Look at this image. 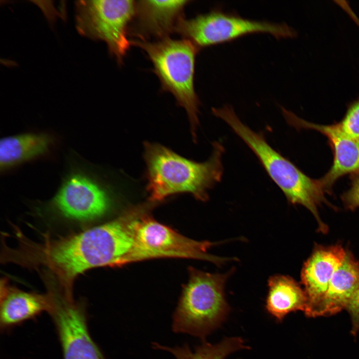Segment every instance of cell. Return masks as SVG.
I'll list each match as a JSON object with an SVG mask.
<instances>
[{
    "label": "cell",
    "instance_id": "5b68a950",
    "mask_svg": "<svg viewBox=\"0 0 359 359\" xmlns=\"http://www.w3.org/2000/svg\"><path fill=\"white\" fill-rule=\"evenodd\" d=\"M233 272L210 273L190 268L173 316V331L203 338L218 327L229 311L224 287Z\"/></svg>",
    "mask_w": 359,
    "mask_h": 359
},
{
    "label": "cell",
    "instance_id": "30bf717a",
    "mask_svg": "<svg viewBox=\"0 0 359 359\" xmlns=\"http://www.w3.org/2000/svg\"><path fill=\"white\" fill-rule=\"evenodd\" d=\"M49 313L57 330L64 359H105L90 336L82 305L57 297Z\"/></svg>",
    "mask_w": 359,
    "mask_h": 359
},
{
    "label": "cell",
    "instance_id": "44dd1931",
    "mask_svg": "<svg viewBox=\"0 0 359 359\" xmlns=\"http://www.w3.org/2000/svg\"><path fill=\"white\" fill-rule=\"evenodd\" d=\"M346 309L351 317V333L353 335L356 336L359 331V287L350 300Z\"/></svg>",
    "mask_w": 359,
    "mask_h": 359
},
{
    "label": "cell",
    "instance_id": "ac0fdd59",
    "mask_svg": "<svg viewBox=\"0 0 359 359\" xmlns=\"http://www.w3.org/2000/svg\"><path fill=\"white\" fill-rule=\"evenodd\" d=\"M153 347L171 353L176 359H224L236 351L247 348L242 339L235 337L225 338L215 344L203 342L194 350L187 344L170 347L154 343Z\"/></svg>",
    "mask_w": 359,
    "mask_h": 359
},
{
    "label": "cell",
    "instance_id": "9c48e42d",
    "mask_svg": "<svg viewBox=\"0 0 359 359\" xmlns=\"http://www.w3.org/2000/svg\"><path fill=\"white\" fill-rule=\"evenodd\" d=\"M134 230L137 243L149 253L152 259L192 258L208 261L219 266L234 260L207 253L208 249L218 242L199 241L187 238L155 220L149 211L136 220Z\"/></svg>",
    "mask_w": 359,
    "mask_h": 359
},
{
    "label": "cell",
    "instance_id": "52a82bcc",
    "mask_svg": "<svg viewBox=\"0 0 359 359\" xmlns=\"http://www.w3.org/2000/svg\"><path fill=\"white\" fill-rule=\"evenodd\" d=\"M134 0H79L75 2L76 28L80 34L104 41L122 64L131 44L129 28L136 8Z\"/></svg>",
    "mask_w": 359,
    "mask_h": 359
},
{
    "label": "cell",
    "instance_id": "8fae6325",
    "mask_svg": "<svg viewBox=\"0 0 359 359\" xmlns=\"http://www.w3.org/2000/svg\"><path fill=\"white\" fill-rule=\"evenodd\" d=\"M287 123L298 129H310L324 135L329 141L334 154L333 165L319 181L325 191H330L335 182L346 174H359V140L347 134L340 123L329 125H318L303 120L282 108Z\"/></svg>",
    "mask_w": 359,
    "mask_h": 359
},
{
    "label": "cell",
    "instance_id": "2e32d148",
    "mask_svg": "<svg viewBox=\"0 0 359 359\" xmlns=\"http://www.w3.org/2000/svg\"><path fill=\"white\" fill-rule=\"evenodd\" d=\"M359 287V261L350 251L334 274L316 317L335 314L346 309Z\"/></svg>",
    "mask_w": 359,
    "mask_h": 359
},
{
    "label": "cell",
    "instance_id": "277c9868",
    "mask_svg": "<svg viewBox=\"0 0 359 359\" xmlns=\"http://www.w3.org/2000/svg\"><path fill=\"white\" fill-rule=\"evenodd\" d=\"M152 62L162 89L171 93L183 108L194 139L199 124V101L194 86L195 57L199 49L190 41L170 37L157 41H131Z\"/></svg>",
    "mask_w": 359,
    "mask_h": 359
},
{
    "label": "cell",
    "instance_id": "7402d4cb",
    "mask_svg": "<svg viewBox=\"0 0 359 359\" xmlns=\"http://www.w3.org/2000/svg\"><path fill=\"white\" fill-rule=\"evenodd\" d=\"M354 20L357 23V24L359 26V18L358 17H356L354 19Z\"/></svg>",
    "mask_w": 359,
    "mask_h": 359
},
{
    "label": "cell",
    "instance_id": "ffe728a7",
    "mask_svg": "<svg viewBox=\"0 0 359 359\" xmlns=\"http://www.w3.org/2000/svg\"><path fill=\"white\" fill-rule=\"evenodd\" d=\"M342 200L347 209L354 210L359 207V174L353 175L351 186L342 195Z\"/></svg>",
    "mask_w": 359,
    "mask_h": 359
},
{
    "label": "cell",
    "instance_id": "7c38bea8",
    "mask_svg": "<svg viewBox=\"0 0 359 359\" xmlns=\"http://www.w3.org/2000/svg\"><path fill=\"white\" fill-rule=\"evenodd\" d=\"M189 2L188 0L136 1L129 35L142 41L169 37L183 17L184 9Z\"/></svg>",
    "mask_w": 359,
    "mask_h": 359
},
{
    "label": "cell",
    "instance_id": "d6986e66",
    "mask_svg": "<svg viewBox=\"0 0 359 359\" xmlns=\"http://www.w3.org/2000/svg\"><path fill=\"white\" fill-rule=\"evenodd\" d=\"M340 124L347 134L359 140V98L348 105Z\"/></svg>",
    "mask_w": 359,
    "mask_h": 359
},
{
    "label": "cell",
    "instance_id": "6da1fadb",
    "mask_svg": "<svg viewBox=\"0 0 359 359\" xmlns=\"http://www.w3.org/2000/svg\"><path fill=\"white\" fill-rule=\"evenodd\" d=\"M144 210L142 204L133 207L111 221L45 244L43 263L56 275L65 295L72 296L73 281L87 270L144 260L134 230Z\"/></svg>",
    "mask_w": 359,
    "mask_h": 359
},
{
    "label": "cell",
    "instance_id": "4fadbf2b",
    "mask_svg": "<svg viewBox=\"0 0 359 359\" xmlns=\"http://www.w3.org/2000/svg\"><path fill=\"white\" fill-rule=\"evenodd\" d=\"M347 251L341 245L316 247L304 263L301 271V281L307 303L305 314L316 317L331 279L343 263Z\"/></svg>",
    "mask_w": 359,
    "mask_h": 359
},
{
    "label": "cell",
    "instance_id": "8992f818",
    "mask_svg": "<svg viewBox=\"0 0 359 359\" xmlns=\"http://www.w3.org/2000/svg\"><path fill=\"white\" fill-rule=\"evenodd\" d=\"M50 204L64 216L89 220L104 215L111 205L105 182L92 164L71 161Z\"/></svg>",
    "mask_w": 359,
    "mask_h": 359
},
{
    "label": "cell",
    "instance_id": "9a60e30c",
    "mask_svg": "<svg viewBox=\"0 0 359 359\" xmlns=\"http://www.w3.org/2000/svg\"><path fill=\"white\" fill-rule=\"evenodd\" d=\"M0 323L7 329L33 318L41 313L50 312L53 301L51 294L26 292L1 283Z\"/></svg>",
    "mask_w": 359,
    "mask_h": 359
},
{
    "label": "cell",
    "instance_id": "ba28073f",
    "mask_svg": "<svg viewBox=\"0 0 359 359\" xmlns=\"http://www.w3.org/2000/svg\"><path fill=\"white\" fill-rule=\"evenodd\" d=\"M175 32L199 49L251 33H268L276 38L293 37L296 33L285 23L246 19L219 10L190 19L183 17L178 22Z\"/></svg>",
    "mask_w": 359,
    "mask_h": 359
},
{
    "label": "cell",
    "instance_id": "e0dca14e",
    "mask_svg": "<svg viewBox=\"0 0 359 359\" xmlns=\"http://www.w3.org/2000/svg\"><path fill=\"white\" fill-rule=\"evenodd\" d=\"M268 286L266 309L277 320H283L293 312H305L307 303L306 293L292 278L282 275L272 276Z\"/></svg>",
    "mask_w": 359,
    "mask_h": 359
},
{
    "label": "cell",
    "instance_id": "3957f363",
    "mask_svg": "<svg viewBox=\"0 0 359 359\" xmlns=\"http://www.w3.org/2000/svg\"><path fill=\"white\" fill-rule=\"evenodd\" d=\"M213 114L224 121L252 151L288 201L293 204L301 205L310 210L318 223L319 231L326 232L328 227L321 220L318 207L322 203H328V201L319 180L309 178L275 150L262 133L254 132L244 124L231 107L214 108Z\"/></svg>",
    "mask_w": 359,
    "mask_h": 359
},
{
    "label": "cell",
    "instance_id": "5bb4252c",
    "mask_svg": "<svg viewBox=\"0 0 359 359\" xmlns=\"http://www.w3.org/2000/svg\"><path fill=\"white\" fill-rule=\"evenodd\" d=\"M58 143L56 136L47 132H27L1 138V173H5L26 163L51 156Z\"/></svg>",
    "mask_w": 359,
    "mask_h": 359
},
{
    "label": "cell",
    "instance_id": "7a4b0ae2",
    "mask_svg": "<svg viewBox=\"0 0 359 359\" xmlns=\"http://www.w3.org/2000/svg\"><path fill=\"white\" fill-rule=\"evenodd\" d=\"M209 158L198 163L187 159L159 144H144L146 164V189L149 201L157 203L177 193H188L202 201L208 192L223 175L222 157L224 148L219 142L213 143Z\"/></svg>",
    "mask_w": 359,
    "mask_h": 359
}]
</instances>
